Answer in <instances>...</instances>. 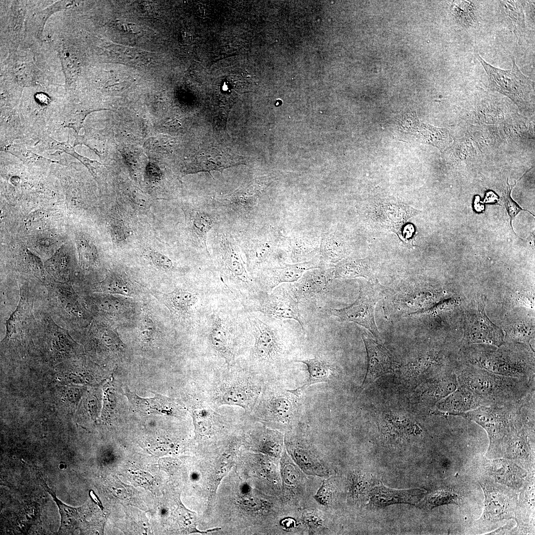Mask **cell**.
Masks as SVG:
<instances>
[{"instance_id":"cell-1","label":"cell","mask_w":535,"mask_h":535,"mask_svg":"<svg viewBox=\"0 0 535 535\" xmlns=\"http://www.w3.org/2000/svg\"><path fill=\"white\" fill-rule=\"evenodd\" d=\"M200 380L197 384L212 406H237L246 416L252 411L265 381L238 361L205 367Z\"/></svg>"},{"instance_id":"cell-2","label":"cell","mask_w":535,"mask_h":535,"mask_svg":"<svg viewBox=\"0 0 535 535\" xmlns=\"http://www.w3.org/2000/svg\"><path fill=\"white\" fill-rule=\"evenodd\" d=\"M456 373L458 383L470 389L484 405L519 401L535 390V380L497 374L469 365H459Z\"/></svg>"},{"instance_id":"cell-3","label":"cell","mask_w":535,"mask_h":535,"mask_svg":"<svg viewBox=\"0 0 535 535\" xmlns=\"http://www.w3.org/2000/svg\"><path fill=\"white\" fill-rule=\"evenodd\" d=\"M249 321L252 342L247 354L237 361L265 380L274 378L287 355L282 332L257 317Z\"/></svg>"},{"instance_id":"cell-4","label":"cell","mask_w":535,"mask_h":535,"mask_svg":"<svg viewBox=\"0 0 535 535\" xmlns=\"http://www.w3.org/2000/svg\"><path fill=\"white\" fill-rule=\"evenodd\" d=\"M193 394L187 399L197 437L205 446H213L241 425L244 418L231 407L215 408L204 398L196 384Z\"/></svg>"},{"instance_id":"cell-5","label":"cell","mask_w":535,"mask_h":535,"mask_svg":"<svg viewBox=\"0 0 535 535\" xmlns=\"http://www.w3.org/2000/svg\"><path fill=\"white\" fill-rule=\"evenodd\" d=\"M297 396L281 386L275 378L265 380L255 406L246 416L272 428L290 430L297 423Z\"/></svg>"},{"instance_id":"cell-6","label":"cell","mask_w":535,"mask_h":535,"mask_svg":"<svg viewBox=\"0 0 535 535\" xmlns=\"http://www.w3.org/2000/svg\"><path fill=\"white\" fill-rule=\"evenodd\" d=\"M476 56L482 65L487 75L490 90L499 92L510 98L523 110L532 107L534 101V82L521 72L512 57V67L503 70L486 62L477 53Z\"/></svg>"},{"instance_id":"cell-7","label":"cell","mask_w":535,"mask_h":535,"mask_svg":"<svg viewBox=\"0 0 535 535\" xmlns=\"http://www.w3.org/2000/svg\"><path fill=\"white\" fill-rule=\"evenodd\" d=\"M524 398L503 404L481 406L458 416L481 426L488 435L489 450H493L502 447L504 440L522 408Z\"/></svg>"},{"instance_id":"cell-8","label":"cell","mask_w":535,"mask_h":535,"mask_svg":"<svg viewBox=\"0 0 535 535\" xmlns=\"http://www.w3.org/2000/svg\"><path fill=\"white\" fill-rule=\"evenodd\" d=\"M466 365L480 368L499 375L535 380V365L527 358H512L508 354L481 348H471L463 351Z\"/></svg>"},{"instance_id":"cell-9","label":"cell","mask_w":535,"mask_h":535,"mask_svg":"<svg viewBox=\"0 0 535 535\" xmlns=\"http://www.w3.org/2000/svg\"><path fill=\"white\" fill-rule=\"evenodd\" d=\"M284 443L289 456L306 475L325 478L332 475L329 462L300 428L296 426L288 430L285 435Z\"/></svg>"},{"instance_id":"cell-10","label":"cell","mask_w":535,"mask_h":535,"mask_svg":"<svg viewBox=\"0 0 535 535\" xmlns=\"http://www.w3.org/2000/svg\"><path fill=\"white\" fill-rule=\"evenodd\" d=\"M384 290L376 280L360 286L359 296L350 305L341 309H333L330 314L341 320L351 321L369 330L380 340L379 331L374 320L376 304L383 297Z\"/></svg>"},{"instance_id":"cell-11","label":"cell","mask_w":535,"mask_h":535,"mask_svg":"<svg viewBox=\"0 0 535 535\" xmlns=\"http://www.w3.org/2000/svg\"><path fill=\"white\" fill-rule=\"evenodd\" d=\"M216 258L221 275L225 279L241 289L257 292L254 282L247 272L240 251L236 244L229 237L221 236Z\"/></svg>"},{"instance_id":"cell-12","label":"cell","mask_w":535,"mask_h":535,"mask_svg":"<svg viewBox=\"0 0 535 535\" xmlns=\"http://www.w3.org/2000/svg\"><path fill=\"white\" fill-rule=\"evenodd\" d=\"M279 464L283 504L293 510L304 507L308 494L307 475L294 463L285 449Z\"/></svg>"},{"instance_id":"cell-13","label":"cell","mask_w":535,"mask_h":535,"mask_svg":"<svg viewBox=\"0 0 535 535\" xmlns=\"http://www.w3.org/2000/svg\"><path fill=\"white\" fill-rule=\"evenodd\" d=\"M268 294L261 292L256 296L254 310L278 320H295L304 330L298 302L289 290L280 286Z\"/></svg>"},{"instance_id":"cell-14","label":"cell","mask_w":535,"mask_h":535,"mask_svg":"<svg viewBox=\"0 0 535 535\" xmlns=\"http://www.w3.org/2000/svg\"><path fill=\"white\" fill-rule=\"evenodd\" d=\"M243 444L253 450L280 458L285 450L281 432L245 416L242 424Z\"/></svg>"},{"instance_id":"cell-15","label":"cell","mask_w":535,"mask_h":535,"mask_svg":"<svg viewBox=\"0 0 535 535\" xmlns=\"http://www.w3.org/2000/svg\"><path fill=\"white\" fill-rule=\"evenodd\" d=\"M484 306V302L480 300L467 314L464 343L487 344L499 347L504 343L503 332L487 318Z\"/></svg>"},{"instance_id":"cell-16","label":"cell","mask_w":535,"mask_h":535,"mask_svg":"<svg viewBox=\"0 0 535 535\" xmlns=\"http://www.w3.org/2000/svg\"><path fill=\"white\" fill-rule=\"evenodd\" d=\"M241 157L224 148L209 147L201 150L185 166V174L216 170L245 164Z\"/></svg>"},{"instance_id":"cell-17","label":"cell","mask_w":535,"mask_h":535,"mask_svg":"<svg viewBox=\"0 0 535 535\" xmlns=\"http://www.w3.org/2000/svg\"><path fill=\"white\" fill-rule=\"evenodd\" d=\"M419 211L397 203H385L377 208V220L381 224L396 233L403 242L409 244L414 229L412 225H405L407 220L416 215Z\"/></svg>"},{"instance_id":"cell-18","label":"cell","mask_w":535,"mask_h":535,"mask_svg":"<svg viewBox=\"0 0 535 535\" xmlns=\"http://www.w3.org/2000/svg\"><path fill=\"white\" fill-rule=\"evenodd\" d=\"M321 266L319 258L293 264L279 263L265 269L260 280L262 287L264 292L269 293L279 284L296 282L306 271L320 268Z\"/></svg>"},{"instance_id":"cell-19","label":"cell","mask_w":535,"mask_h":535,"mask_svg":"<svg viewBox=\"0 0 535 535\" xmlns=\"http://www.w3.org/2000/svg\"><path fill=\"white\" fill-rule=\"evenodd\" d=\"M362 338L365 344L368 357V368L362 385L366 386L379 376L392 372L394 362L389 351L380 340L363 333Z\"/></svg>"},{"instance_id":"cell-20","label":"cell","mask_w":535,"mask_h":535,"mask_svg":"<svg viewBox=\"0 0 535 535\" xmlns=\"http://www.w3.org/2000/svg\"><path fill=\"white\" fill-rule=\"evenodd\" d=\"M332 280V267H321L306 271L296 282L289 286V290L299 302L325 292Z\"/></svg>"},{"instance_id":"cell-21","label":"cell","mask_w":535,"mask_h":535,"mask_svg":"<svg viewBox=\"0 0 535 535\" xmlns=\"http://www.w3.org/2000/svg\"><path fill=\"white\" fill-rule=\"evenodd\" d=\"M208 340L214 353L229 365L237 362L239 353L237 343L228 330L225 320L219 315L214 317Z\"/></svg>"},{"instance_id":"cell-22","label":"cell","mask_w":535,"mask_h":535,"mask_svg":"<svg viewBox=\"0 0 535 535\" xmlns=\"http://www.w3.org/2000/svg\"><path fill=\"white\" fill-rule=\"evenodd\" d=\"M124 394L135 409L143 414H162L181 418L186 414L182 404L175 399L156 394L152 398H143L125 387Z\"/></svg>"},{"instance_id":"cell-23","label":"cell","mask_w":535,"mask_h":535,"mask_svg":"<svg viewBox=\"0 0 535 535\" xmlns=\"http://www.w3.org/2000/svg\"><path fill=\"white\" fill-rule=\"evenodd\" d=\"M482 401L466 386L458 383L457 389L438 401L432 411L441 416H458L481 406Z\"/></svg>"},{"instance_id":"cell-24","label":"cell","mask_w":535,"mask_h":535,"mask_svg":"<svg viewBox=\"0 0 535 535\" xmlns=\"http://www.w3.org/2000/svg\"><path fill=\"white\" fill-rule=\"evenodd\" d=\"M43 486L53 497L56 503L61 516V523L58 533H68L73 532L77 529L86 531L90 528L89 525H92L87 518L91 516L93 513V505L90 503L84 504L80 507H72L68 506L56 497L55 493L46 483Z\"/></svg>"},{"instance_id":"cell-25","label":"cell","mask_w":535,"mask_h":535,"mask_svg":"<svg viewBox=\"0 0 535 535\" xmlns=\"http://www.w3.org/2000/svg\"><path fill=\"white\" fill-rule=\"evenodd\" d=\"M420 489L398 490L387 487L382 484L375 486L370 492L368 505L381 507L395 503L414 504L424 495Z\"/></svg>"},{"instance_id":"cell-26","label":"cell","mask_w":535,"mask_h":535,"mask_svg":"<svg viewBox=\"0 0 535 535\" xmlns=\"http://www.w3.org/2000/svg\"><path fill=\"white\" fill-rule=\"evenodd\" d=\"M152 293L168 308L172 315L179 318L189 315L198 300L196 293L181 288L175 289L168 293L153 290Z\"/></svg>"},{"instance_id":"cell-27","label":"cell","mask_w":535,"mask_h":535,"mask_svg":"<svg viewBox=\"0 0 535 535\" xmlns=\"http://www.w3.org/2000/svg\"><path fill=\"white\" fill-rule=\"evenodd\" d=\"M501 18L505 25L521 41L526 32L525 16L520 0L498 1Z\"/></svg>"},{"instance_id":"cell-28","label":"cell","mask_w":535,"mask_h":535,"mask_svg":"<svg viewBox=\"0 0 535 535\" xmlns=\"http://www.w3.org/2000/svg\"><path fill=\"white\" fill-rule=\"evenodd\" d=\"M333 279L364 277L370 281L376 280L372 262L368 259H344L332 267Z\"/></svg>"},{"instance_id":"cell-29","label":"cell","mask_w":535,"mask_h":535,"mask_svg":"<svg viewBox=\"0 0 535 535\" xmlns=\"http://www.w3.org/2000/svg\"><path fill=\"white\" fill-rule=\"evenodd\" d=\"M51 289L54 304L56 305L58 308L69 317L78 319L83 317L84 311L77 295L72 289L64 285H57L54 289Z\"/></svg>"},{"instance_id":"cell-30","label":"cell","mask_w":535,"mask_h":535,"mask_svg":"<svg viewBox=\"0 0 535 535\" xmlns=\"http://www.w3.org/2000/svg\"><path fill=\"white\" fill-rule=\"evenodd\" d=\"M295 362L305 364L309 375L306 382L302 386L294 390L288 389L293 394L298 396L301 391L311 385L328 380L332 371L331 368L330 364L322 358L316 356L313 359L296 360Z\"/></svg>"},{"instance_id":"cell-31","label":"cell","mask_w":535,"mask_h":535,"mask_svg":"<svg viewBox=\"0 0 535 535\" xmlns=\"http://www.w3.org/2000/svg\"><path fill=\"white\" fill-rule=\"evenodd\" d=\"M187 213L188 223L203 247L208 253L207 247V235L215 223V218L206 210H190Z\"/></svg>"},{"instance_id":"cell-32","label":"cell","mask_w":535,"mask_h":535,"mask_svg":"<svg viewBox=\"0 0 535 535\" xmlns=\"http://www.w3.org/2000/svg\"><path fill=\"white\" fill-rule=\"evenodd\" d=\"M417 123L416 135L422 142L432 145L441 150L449 147L453 143V139L447 130L419 122Z\"/></svg>"},{"instance_id":"cell-33","label":"cell","mask_w":535,"mask_h":535,"mask_svg":"<svg viewBox=\"0 0 535 535\" xmlns=\"http://www.w3.org/2000/svg\"><path fill=\"white\" fill-rule=\"evenodd\" d=\"M273 246L270 241H253L249 245L244 246V250L247 258V267L252 270L265 265L269 260Z\"/></svg>"},{"instance_id":"cell-34","label":"cell","mask_w":535,"mask_h":535,"mask_svg":"<svg viewBox=\"0 0 535 535\" xmlns=\"http://www.w3.org/2000/svg\"><path fill=\"white\" fill-rule=\"evenodd\" d=\"M485 502L484 516L486 519L498 520L507 515L509 502L503 494L498 491L484 488Z\"/></svg>"},{"instance_id":"cell-35","label":"cell","mask_w":535,"mask_h":535,"mask_svg":"<svg viewBox=\"0 0 535 535\" xmlns=\"http://www.w3.org/2000/svg\"><path fill=\"white\" fill-rule=\"evenodd\" d=\"M300 522L304 532L312 534L325 533L329 530V524L323 513L317 509L303 507L301 508Z\"/></svg>"},{"instance_id":"cell-36","label":"cell","mask_w":535,"mask_h":535,"mask_svg":"<svg viewBox=\"0 0 535 535\" xmlns=\"http://www.w3.org/2000/svg\"><path fill=\"white\" fill-rule=\"evenodd\" d=\"M450 9L455 19L462 26L470 28L476 23L477 11L473 1H453L451 3Z\"/></svg>"},{"instance_id":"cell-37","label":"cell","mask_w":535,"mask_h":535,"mask_svg":"<svg viewBox=\"0 0 535 535\" xmlns=\"http://www.w3.org/2000/svg\"><path fill=\"white\" fill-rule=\"evenodd\" d=\"M51 344L54 351L59 355H66L73 351L75 342L65 330L53 323L50 326Z\"/></svg>"},{"instance_id":"cell-38","label":"cell","mask_w":535,"mask_h":535,"mask_svg":"<svg viewBox=\"0 0 535 535\" xmlns=\"http://www.w3.org/2000/svg\"><path fill=\"white\" fill-rule=\"evenodd\" d=\"M99 288V291L106 293L131 296L133 293L129 284L120 276L116 274L107 276L101 283Z\"/></svg>"},{"instance_id":"cell-39","label":"cell","mask_w":535,"mask_h":535,"mask_svg":"<svg viewBox=\"0 0 535 535\" xmlns=\"http://www.w3.org/2000/svg\"><path fill=\"white\" fill-rule=\"evenodd\" d=\"M333 475L324 479L314 496L320 505L329 507L333 504L336 494V488Z\"/></svg>"},{"instance_id":"cell-40","label":"cell","mask_w":535,"mask_h":535,"mask_svg":"<svg viewBox=\"0 0 535 535\" xmlns=\"http://www.w3.org/2000/svg\"><path fill=\"white\" fill-rule=\"evenodd\" d=\"M458 496L453 491L449 490H438L428 494L424 500L422 505L428 508L450 503L458 504Z\"/></svg>"},{"instance_id":"cell-41","label":"cell","mask_w":535,"mask_h":535,"mask_svg":"<svg viewBox=\"0 0 535 535\" xmlns=\"http://www.w3.org/2000/svg\"><path fill=\"white\" fill-rule=\"evenodd\" d=\"M514 186L511 187L507 181V185L503 191L502 197L506 210L510 219V222L514 217L521 211L523 210L511 197V192Z\"/></svg>"},{"instance_id":"cell-42","label":"cell","mask_w":535,"mask_h":535,"mask_svg":"<svg viewBox=\"0 0 535 535\" xmlns=\"http://www.w3.org/2000/svg\"><path fill=\"white\" fill-rule=\"evenodd\" d=\"M148 257L155 265L160 268L170 270L174 268L172 260L162 254L151 251L148 253Z\"/></svg>"},{"instance_id":"cell-43","label":"cell","mask_w":535,"mask_h":535,"mask_svg":"<svg viewBox=\"0 0 535 535\" xmlns=\"http://www.w3.org/2000/svg\"><path fill=\"white\" fill-rule=\"evenodd\" d=\"M139 330L143 338H150L155 332V324L150 318H144L140 322Z\"/></svg>"},{"instance_id":"cell-44","label":"cell","mask_w":535,"mask_h":535,"mask_svg":"<svg viewBox=\"0 0 535 535\" xmlns=\"http://www.w3.org/2000/svg\"><path fill=\"white\" fill-rule=\"evenodd\" d=\"M80 393L81 391L78 386H69L64 389L63 395L64 399L67 402L72 404H76L80 398Z\"/></svg>"}]
</instances>
